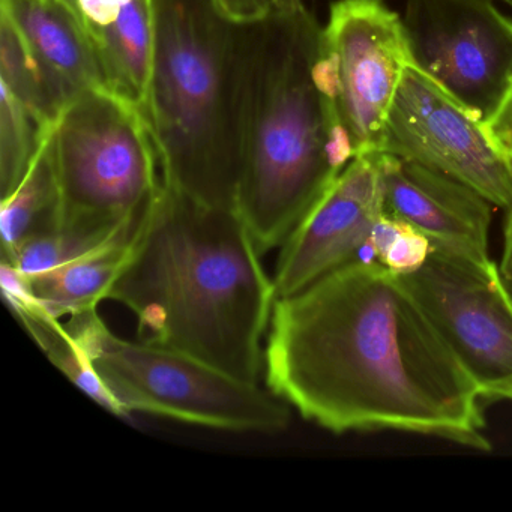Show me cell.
<instances>
[{
	"label": "cell",
	"mask_w": 512,
	"mask_h": 512,
	"mask_svg": "<svg viewBox=\"0 0 512 512\" xmlns=\"http://www.w3.org/2000/svg\"><path fill=\"white\" fill-rule=\"evenodd\" d=\"M263 377L332 433L406 431L491 449L475 383L400 275L377 260L277 299Z\"/></svg>",
	"instance_id": "6da1fadb"
},
{
	"label": "cell",
	"mask_w": 512,
	"mask_h": 512,
	"mask_svg": "<svg viewBox=\"0 0 512 512\" xmlns=\"http://www.w3.org/2000/svg\"><path fill=\"white\" fill-rule=\"evenodd\" d=\"M241 215L161 179L107 299L137 317V335L259 383L277 302Z\"/></svg>",
	"instance_id": "7a4b0ae2"
},
{
	"label": "cell",
	"mask_w": 512,
	"mask_h": 512,
	"mask_svg": "<svg viewBox=\"0 0 512 512\" xmlns=\"http://www.w3.org/2000/svg\"><path fill=\"white\" fill-rule=\"evenodd\" d=\"M323 28L302 7L259 22L245 91L236 212L263 256L280 248L355 158L314 65Z\"/></svg>",
	"instance_id": "3957f363"
},
{
	"label": "cell",
	"mask_w": 512,
	"mask_h": 512,
	"mask_svg": "<svg viewBox=\"0 0 512 512\" xmlns=\"http://www.w3.org/2000/svg\"><path fill=\"white\" fill-rule=\"evenodd\" d=\"M154 52L146 97L161 179L197 202L236 211L245 91L257 23L214 0H151Z\"/></svg>",
	"instance_id": "277c9868"
},
{
	"label": "cell",
	"mask_w": 512,
	"mask_h": 512,
	"mask_svg": "<svg viewBox=\"0 0 512 512\" xmlns=\"http://www.w3.org/2000/svg\"><path fill=\"white\" fill-rule=\"evenodd\" d=\"M68 328L127 418L149 413L236 433H280L292 407L259 383L238 379L208 362L161 344L113 334L97 310L73 317Z\"/></svg>",
	"instance_id": "5b68a950"
},
{
	"label": "cell",
	"mask_w": 512,
	"mask_h": 512,
	"mask_svg": "<svg viewBox=\"0 0 512 512\" xmlns=\"http://www.w3.org/2000/svg\"><path fill=\"white\" fill-rule=\"evenodd\" d=\"M59 229L112 235L140 223L160 190L145 113L110 89L77 95L53 127Z\"/></svg>",
	"instance_id": "8992f818"
},
{
	"label": "cell",
	"mask_w": 512,
	"mask_h": 512,
	"mask_svg": "<svg viewBox=\"0 0 512 512\" xmlns=\"http://www.w3.org/2000/svg\"><path fill=\"white\" fill-rule=\"evenodd\" d=\"M400 278L481 397L512 400V295L499 266L433 250Z\"/></svg>",
	"instance_id": "52a82bcc"
},
{
	"label": "cell",
	"mask_w": 512,
	"mask_h": 512,
	"mask_svg": "<svg viewBox=\"0 0 512 512\" xmlns=\"http://www.w3.org/2000/svg\"><path fill=\"white\" fill-rule=\"evenodd\" d=\"M410 64L403 19L385 0L331 5L319 67L355 157L382 149L389 110Z\"/></svg>",
	"instance_id": "ba28073f"
},
{
	"label": "cell",
	"mask_w": 512,
	"mask_h": 512,
	"mask_svg": "<svg viewBox=\"0 0 512 512\" xmlns=\"http://www.w3.org/2000/svg\"><path fill=\"white\" fill-rule=\"evenodd\" d=\"M380 152L443 173L497 208L512 205V158L478 115L413 64L398 86Z\"/></svg>",
	"instance_id": "9c48e42d"
},
{
	"label": "cell",
	"mask_w": 512,
	"mask_h": 512,
	"mask_svg": "<svg viewBox=\"0 0 512 512\" xmlns=\"http://www.w3.org/2000/svg\"><path fill=\"white\" fill-rule=\"evenodd\" d=\"M412 64L487 122L512 83V20L491 0H406Z\"/></svg>",
	"instance_id": "30bf717a"
},
{
	"label": "cell",
	"mask_w": 512,
	"mask_h": 512,
	"mask_svg": "<svg viewBox=\"0 0 512 512\" xmlns=\"http://www.w3.org/2000/svg\"><path fill=\"white\" fill-rule=\"evenodd\" d=\"M383 212L377 152L358 155L281 245L272 277L277 299L295 295L337 269L362 260L374 223Z\"/></svg>",
	"instance_id": "8fae6325"
},
{
	"label": "cell",
	"mask_w": 512,
	"mask_h": 512,
	"mask_svg": "<svg viewBox=\"0 0 512 512\" xmlns=\"http://www.w3.org/2000/svg\"><path fill=\"white\" fill-rule=\"evenodd\" d=\"M383 211L424 233L434 250L473 260L488 257L491 203L443 173L377 152Z\"/></svg>",
	"instance_id": "7c38bea8"
},
{
	"label": "cell",
	"mask_w": 512,
	"mask_h": 512,
	"mask_svg": "<svg viewBox=\"0 0 512 512\" xmlns=\"http://www.w3.org/2000/svg\"><path fill=\"white\" fill-rule=\"evenodd\" d=\"M2 14L77 94L110 89L85 29L61 0H2Z\"/></svg>",
	"instance_id": "4fadbf2b"
},
{
	"label": "cell",
	"mask_w": 512,
	"mask_h": 512,
	"mask_svg": "<svg viewBox=\"0 0 512 512\" xmlns=\"http://www.w3.org/2000/svg\"><path fill=\"white\" fill-rule=\"evenodd\" d=\"M137 232L139 229L28 281L25 284L32 298L58 319L97 310L124 268Z\"/></svg>",
	"instance_id": "5bb4252c"
},
{
	"label": "cell",
	"mask_w": 512,
	"mask_h": 512,
	"mask_svg": "<svg viewBox=\"0 0 512 512\" xmlns=\"http://www.w3.org/2000/svg\"><path fill=\"white\" fill-rule=\"evenodd\" d=\"M5 301L16 314L23 328L34 338L35 343L44 350L47 358L92 400L97 401L107 412L122 416L116 401L104 386L97 370L89 358L85 347L76 335L64 326L58 317L47 313L26 287L25 281L14 269L4 268L0 271Z\"/></svg>",
	"instance_id": "9a60e30c"
},
{
	"label": "cell",
	"mask_w": 512,
	"mask_h": 512,
	"mask_svg": "<svg viewBox=\"0 0 512 512\" xmlns=\"http://www.w3.org/2000/svg\"><path fill=\"white\" fill-rule=\"evenodd\" d=\"M52 134L53 130L22 184L7 199L0 200L2 262H11L26 242L55 232L61 224V193Z\"/></svg>",
	"instance_id": "2e32d148"
},
{
	"label": "cell",
	"mask_w": 512,
	"mask_h": 512,
	"mask_svg": "<svg viewBox=\"0 0 512 512\" xmlns=\"http://www.w3.org/2000/svg\"><path fill=\"white\" fill-rule=\"evenodd\" d=\"M0 83L47 127L56 125L79 95L41 61L5 14L0 17Z\"/></svg>",
	"instance_id": "e0dca14e"
},
{
	"label": "cell",
	"mask_w": 512,
	"mask_h": 512,
	"mask_svg": "<svg viewBox=\"0 0 512 512\" xmlns=\"http://www.w3.org/2000/svg\"><path fill=\"white\" fill-rule=\"evenodd\" d=\"M55 127V125H53ZM53 127L44 125L0 83V197L22 184Z\"/></svg>",
	"instance_id": "ac0fdd59"
},
{
	"label": "cell",
	"mask_w": 512,
	"mask_h": 512,
	"mask_svg": "<svg viewBox=\"0 0 512 512\" xmlns=\"http://www.w3.org/2000/svg\"><path fill=\"white\" fill-rule=\"evenodd\" d=\"M368 250L389 271L403 275L421 268L434 248L424 233L383 212L371 230Z\"/></svg>",
	"instance_id": "d6986e66"
},
{
	"label": "cell",
	"mask_w": 512,
	"mask_h": 512,
	"mask_svg": "<svg viewBox=\"0 0 512 512\" xmlns=\"http://www.w3.org/2000/svg\"><path fill=\"white\" fill-rule=\"evenodd\" d=\"M218 10L236 23H257L274 10L272 0H214Z\"/></svg>",
	"instance_id": "ffe728a7"
},
{
	"label": "cell",
	"mask_w": 512,
	"mask_h": 512,
	"mask_svg": "<svg viewBox=\"0 0 512 512\" xmlns=\"http://www.w3.org/2000/svg\"><path fill=\"white\" fill-rule=\"evenodd\" d=\"M485 127L496 145L512 158V83L499 109L485 122Z\"/></svg>",
	"instance_id": "44dd1931"
},
{
	"label": "cell",
	"mask_w": 512,
	"mask_h": 512,
	"mask_svg": "<svg viewBox=\"0 0 512 512\" xmlns=\"http://www.w3.org/2000/svg\"><path fill=\"white\" fill-rule=\"evenodd\" d=\"M512 266V205L506 209L505 220V241H503V254L500 260V269L511 268Z\"/></svg>",
	"instance_id": "7402d4cb"
},
{
	"label": "cell",
	"mask_w": 512,
	"mask_h": 512,
	"mask_svg": "<svg viewBox=\"0 0 512 512\" xmlns=\"http://www.w3.org/2000/svg\"><path fill=\"white\" fill-rule=\"evenodd\" d=\"M272 4H274V10L283 11V13H292L304 7L302 0H272Z\"/></svg>",
	"instance_id": "603a6c76"
},
{
	"label": "cell",
	"mask_w": 512,
	"mask_h": 512,
	"mask_svg": "<svg viewBox=\"0 0 512 512\" xmlns=\"http://www.w3.org/2000/svg\"><path fill=\"white\" fill-rule=\"evenodd\" d=\"M500 272H502L506 287H508L509 292H511L512 295V266L511 268L500 269Z\"/></svg>",
	"instance_id": "cb8c5ba5"
},
{
	"label": "cell",
	"mask_w": 512,
	"mask_h": 512,
	"mask_svg": "<svg viewBox=\"0 0 512 512\" xmlns=\"http://www.w3.org/2000/svg\"><path fill=\"white\" fill-rule=\"evenodd\" d=\"M502 2H505L506 5H509V7H512V0H502Z\"/></svg>",
	"instance_id": "d4e9b609"
}]
</instances>
